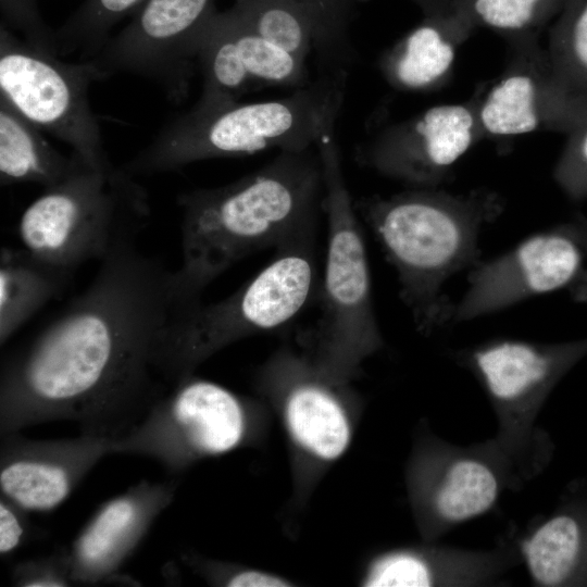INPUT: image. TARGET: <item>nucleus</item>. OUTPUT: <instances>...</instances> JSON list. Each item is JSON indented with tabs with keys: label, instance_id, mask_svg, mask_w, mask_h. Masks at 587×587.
I'll return each instance as SVG.
<instances>
[{
	"label": "nucleus",
	"instance_id": "14",
	"mask_svg": "<svg viewBox=\"0 0 587 587\" xmlns=\"http://www.w3.org/2000/svg\"><path fill=\"white\" fill-rule=\"evenodd\" d=\"M0 491L26 512L61 505L108 454L113 440L80 434L74 438L29 439L0 434Z\"/></svg>",
	"mask_w": 587,
	"mask_h": 587
},
{
	"label": "nucleus",
	"instance_id": "12",
	"mask_svg": "<svg viewBox=\"0 0 587 587\" xmlns=\"http://www.w3.org/2000/svg\"><path fill=\"white\" fill-rule=\"evenodd\" d=\"M537 40L514 42L507 68L477 101L484 136L534 132L567 136L587 121V92L572 88L555 74Z\"/></svg>",
	"mask_w": 587,
	"mask_h": 587
},
{
	"label": "nucleus",
	"instance_id": "18",
	"mask_svg": "<svg viewBox=\"0 0 587 587\" xmlns=\"http://www.w3.org/2000/svg\"><path fill=\"white\" fill-rule=\"evenodd\" d=\"M522 553L539 585L587 584V479L572 486L562 508L523 541Z\"/></svg>",
	"mask_w": 587,
	"mask_h": 587
},
{
	"label": "nucleus",
	"instance_id": "25",
	"mask_svg": "<svg viewBox=\"0 0 587 587\" xmlns=\"http://www.w3.org/2000/svg\"><path fill=\"white\" fill-rule=\"evenodd\" d=\"M146 0H84L55 30L59 57L78 53L95 58L109 41L112 28L133 15Z\"/></svg>",
	"mask_w": 587,
	"mask_h": 587
},
{
	"label": "nucleus",
	"instance_id": "4",
	"mask_svg": "<svg viewBox=\"0 0 587 587\" xmlns=\"http://www.w3.org/2000/svg\"><path fill=\"white\" fill-rule=\"evenodd\" d=\"M348 75L345 70L323 73L279 99L195 104L163 127L123 168L133 176L152 175L209 159L312 148L335 130Z\"/></svg>",
	"mask_w": 587,
	"mask_h": 587
},
{
	"label": "nucleus",
	"instance_id": "6",
	"mask_svg": "<svg viewBox=\"0 0 587 587\" xmlns=\"http://www.w3.org/2000/svg\"><path fill=\"white\" fill-rule=\"evenodd\" d=\"M313 222L279 246L272 261L228 297L198 303L174 326L161 364L170 386L192 375L218 349L292 321L316 295L317 228Z\"/></svg>",
	"mask_w": 587,
	"mask_h": 587
},
{
	"label": "nucleus",
	"instance_id": "24",
	"mask_svg": "<svg viewBox=\"0 0 587 587\" xmlns=\"http://www.w3.org/2000/svg\"><path fill=\"white\" fill-rule=\"evenodd\" d=\"M567 0H455L474 28H490L511 41L537 39Z\"/></svg>",
	"mask_w": 587,
	"mask_h": 587
},
{
	"label": "nucleus",
	"instance_id": "34",
	"mask_svg": "<svg viewBox=\"0 0 587 587\" xmlns=\"http://www.w3.org/2000/svg\"><path fill=\"white\" fill-rule=\"evenodd\" d=\"M226 586L232 587H282L286 582L277 576L254 570L238 571L225 579Z\"/></svg>",
	"mask_w": 587,
	"mask_h": 587
},
{
	"label": "nucleus",
	"instance_id": "30",
	"mask_svg": "<svg viewBox=\"0 0 587 587\" xmlns=\"http://www.w3.org/2000/svg\"><path fill=\"white\" fill-rule=\"evenodd\" d=\"M3 22L23 35L30 46L46 53L58 54L55 30L41 17L36 0H0Z\"/></svg>",
	"mask_w": 587,
	"mask_h": 587
},
{
	"label": "nucleus",
	"instance_id": "23",
	"mask_svg": "<svg viewBox=\"0 0 587 587\" xmlns=\"http://www.w3.org/2000/svg\"><path fill=\"white\" fill-rule=\"evenodd\" d=\"M498 494V478L486 463L459 459L446 469L435 491L434 507L442 521L461 523L488 511Z\"/></svg>",
	"mask_w": 587,
	"mask_h": 587
},
{
	"label": "nucleus",
	"instance_id": "22",
	"mask_svg": "<svg viewBox=\"0 0 587 587\" xmlns=\"http://www.w3.org/2000/svg\"><path fill=\"white\" fill-rule=\"evenodd\" d=\"M221 16L255 90L274 86L297 89L310 83L305 61L260 36L233 8Z\"/></svg>",
	"mask_w": 587,
	"mask_h": 587
},
{
	"label": "nucleus",
	"instance_id": "2",
	"mask_svg": "<svg viewBox=\"0 0 587 587\" xmlns=\"http://www.w3.org/2000/svg\"><path fill=\"white\" fill-rule=\"evenodd\" d=\"M317 147L279 151L263 167L224 186L178 197L183 260L175 273L182 295L201 302L203 290L243 258L288 241L324 211Z\"/></svg>",
	"mask_w": 587,
	"mask_h": 587
},
{
	"label": "nucleus",
	"instance_id": "9",
	"mask_svg": "<svg viewBox=\"0 0 587 587\" xmlns=\"http://www.w3.org/2000/svg\"><path fill=\"white\" fill-rule=\"evenodd\" d=\"M241 398L213 382L189 375L160 397L113 453L149 458L177 473L199 458L229 452L247 433Z\"/></svg>",
	"mask_w": 587,
	"mask_h": 587
},
{
	"label": "nucleus",
	"instance_id": "35",
	"mask_svg": "<svg viewBox=\"0 0 587 587\" xmlns=\"http://www.w3.org/2000/svg\"><path fill=\"white\" fill-rule=\"evenodd\" d=\"M578 222H579L582 240L584 242V246L587 252V220L583 215H578Z\"/></svg>",
	"mask_w": 587,
	"mask_h": 587
},
{
	"label": "nucleus",
	"instance_id": "31",
	"mask_svg": "<svg viewBox=\"0 0 587 587\" xmlns=\"http://www.w3.org/2000/svg\"><path fill=\"white\" fill-rule=\"evenodd\" d=\"M433 574L421 558L410 553H395L379 559L372 567L366 586L419 587L429 586Z\"/></svg>",
	"mask_w": 587,
	"mask_h": 587
},
{
	"label": "nucleus",
	"instance_id": "20",
	"mask_svg": "<svg viewBox=\"0 0 587 587\" xmlns=\"http://www.w3.org/2000/svg\"><path fill=\"white\" fill-rule=\"evenodd\" d=\"M41 129L0 96V183L51 187L84 162L76 153L65 157L41 134Z\"/></svg>",
	"mask_w": 587,
	"mask_h": 587
},
{
	"label": "nucleus",
	"instance_id": "28",
	"mask_svg": "<svg viewBox=\"0 0 587 587\" xmlns=\"http://www.w3.org/2000/svg\"><path fill=\"white\" fill-rule=\"evenodd\" d=\"M546 52L564 83L587 92V0H567L549 28Z\"/></svg>",
	"mask_w": 587,
	"mask_h": 587
},
{
	"label": "nucleus",
	"instance_id": "11",
	"mask_svg": "<svg viewBox=\"0 0 587 587\" xmlns=\"http://www.w3.org/2000/svg\"><path fill=\"white\" fill-rule=\"evenodd\" d=\"M586 259L577 215L524 239L496 259L478 262L466 292L451 308L450 320L471 321L535 296L573 287L583 276Z\"/></svg>",
	"mask_w": 587,
	"mask_h": 587
},
{
	"label": "nucleus",
	"instance_id": "10",
	"mask_svg": "<svg viewBox=\"0 0 587 587\" xmlns=\"http://www.w3.org/2000/svg\"><path fill=\"white\" fill-rule=\"evenodd\" d=\"M216 0H146L130 22L89 61L101 79L130 73L183 102L198 64L199 38Z\"/></svg>",
	"mask_w": 587,
	"mask_h": 587
},
{
	"label": "nucleus",
	"instance_id": "5",
	"mask_svg": "<svg viewBox=\"0 0 587 587\" xmlns=\"http://www.w3.org/2000/svg\"><path fill=\"white\" fill-rule=\"evenodd\" d=\"M150 215L142 186L124 168L82 162L60 183L43 188L23 212L17 230L25 249L73 274L136 239Z\"/></svg>",
	"mask_w": 587,
	"mask_h": 587
},
{
	"label": "nucleus",
	"instance_id": "32",
	"mask_svg": "<svg viewBox=\"0 0 587 587\" xmlns=\"http://www.w3.org/2000/svg\"><path fill=\"white\" fill-rule=\"evenodd\" d=\"M12 584L22 587L70 586V576L64 551L48 558L29 560L17 564L12 571Z\"/></svg>",
	"mask_w": 587,
	"mask_h": 587
},
{
	"label": "nucleus",
	"instance_id": "16",
	"mask_svg": "<svg viewBox=\"0 0 587 587\" xmlns=\"http://www.w3.org/2000/svg\"><path fill=\"white\" fill-rule=\"evenodd\" d=\"M586 357L587 338L553 345L501 339L474 349L470 362L498 404L516 408L542 399Z\"/></svg>",
	"mask_w": 587,
	"mask_h": 587
},
{
	"label": "nucleus",
	"instance_id": "8",
	"mask_svg": "<svg viewBox=\"0 0 587 587\" xmlns=\"http://www.w3.org/2000/svg\"><path fill=\"white\" fill-rule=\"evenodd\" d=\"M101 76L84 60L63 62L0 24V96L42 132L72 147L92 167L111 165L88 89Z\"/></svg>",
	"mask_w": 587,
	"mask_h": 587
},
{
	"label": "nucleus",
	"instance_id": "29",
	"mask_svg": "<svg viewBox=\"0 0 587 587\" xmlns=\"http://www.w3.org/2000/svg\"><path fill=\"white\" fill-rule=\"evenodd\" d=\"M553 178L571 200L587 198V121L567 135Z\"/></svg>",
	"mask_w": 587,
	"mask_h": 587
},
{
	"label": "nucleus",
	"instance_id": "19",
	"mask_svg": "<svg viewBox=\"0 0 587 587\" xmlns=\"http://www.w3.org/2000/svg\"><path fill=\"white\" fill-rule=\"evenodd\" d=\"M474 29L466 22L423 14L421 23L380 57V73L398 90H433L448 79L457 48Z\"/></svg>",
	"mask_w": 587,
	"mask_h": 587
},
{
	"label": "nucleus",
	"instance_id": "1",
	"mask_svg": "<svg viewBox=\"0 0 587 587\" xmlns=\"http://www.w3.org/2000/svg\"><path fill=\"white\" fill-rule=\"evenodd\" d=\"M195 305L174 271L136 239L124 241L83 292L2 361L0 434L70 421L80 434L123 436L170 388L162 352Z\"/></svg>",
	"mask_w": 587,
	"mask_h": 587
},
{
	"label": "nucleus",
	"instance_id": "13",
	"mask_svg": "<svg viewBox=\"0 0 587 587\" xmlns=\"http://www.w3.org/2000/svg\"><path fill=\"white\" fill-rule=\"evenodd\" d=\"M484 136L477 101L438 104L387 126L360 152V162L416 188L438 187Z\"/></svg>",
	"mask_w": 587,
	"mask_h": 587
},
{
	"label": "nucleus",
	"instance_id": "17",
	"mask_svg": "<svg viewBox=\"0 0 587 587\" xmlns=\"http://www.w3.org/2000/svg\"><path fill=\"white\" fill-rule=\"evenodd\" d=\"M272 372L285 383L276 378L295 440L323 460L341 455L350 441V425L339 398L291 358H282Z\"/></svg>",
	"mask_w": 587,
	"mask_h": 587
},
{
	"label": "nucleus",
	"instance_id": "15",
	"mask_svg": "<svg viewBox=\"0 0 587 587\" xmlns=\"http://www.w3.org/2000/svg\"><path fill=\"white\" fill-rule=\"evenodd\" d=\"M176 483L141 480L104 502L64 551L73 583L108 580L174 499Z\"/></svg>",
	"mask_w": 587,
	"mask_h": 587
},
{
	"label": "nucleus",
	"instance_id": "3",
	"mask_svg": "<svg viewBox=\"0 0 587 587\" xmlns=\"http://www.w3.org/2000/svg\"><path fill=\"white\" fill-rule=\"evenodd\" d=\"M355 209L396 270L400 296L417 327L429 332L450 320L441 288L450 276L479 262L480 230L500 215L503 201L486 190L453 195L413 187L359 199Z\"/></svg>",
	"mask_w": 587,
	"mask_h": 587
},
{
	"label": "nucleus",
	"instance_id": "27",
	"mask_svg": "<svg viewBox=\"0 0 587 587\" xmlns=\"http://www.w3.org/2000/svg\"><path fill=\"white\" fill-rule=\"evenodd\" d=\"M232 8L260 36L307 62L313 50V32L295 2L235 0Z\"/></svg>",
	"mask_w": 587,
	"mask_h": 587
},
{
	"label": "nucleus",
	"instance_id": "7",
	"mask_svg": "<svg viewBox=\"0 0 587 587\" xmlns=\"http://www.w3.org/2000/svg\"><path fill=\"white\" fill-rule=\"evenodd\" d=\"M324 174L327 249L313 328L328 372H345L382 341L372 300L365 240L344 171L335 130L316 143Z\"/></svg>",
	"mask_w": 587,
	"mask_h": 587
},
{
	"label": "nucleus",
	"instance_id": "26",
	"mask_svg": "<svg viewBox=\"0 0 587 587\" xmlns=\"http://www.w3.org/2000/svg\"><path fill=\"white\" fill-rule=\"evenodd\" d=\"M307 16L313 32V50L323 73L349 72L355 61L350 24L358 7L367 0H291Z\"/></svg>",
	"mask_w": 587,
	"mask_h": 587
},
{
	"label": "nucleus",
	"instance_id": "33",
	"mask_svg": "<svg viewBox=\"0 0 587 587\" xmlns=\"http://www.w3.org/2000/svg\"><path fill=\"white\" fill-rule=\"evenodd\" d=\"M26 511L8 499L0 497V553L8 555L15 551L28 532Z\"/></svg>",
	"mask_w": 587,
	"mask_h": 587
},
{
	"label": "nucleus",
	"instance_id": "21",
	"mask_svg": "<svg viewBox=\"0 0 587 587\" xmlns=\"http://www.w3.org/2000/svg\"><path fill=\"white\" fill-rule=\"evenodd\" d=\"M73 274L36 258L24 247L0 251V344L3 346L48 301L68 284Z\"/></svg>",
	"mask_w": 587,
	"mask_h": 587
}]
</instances>
